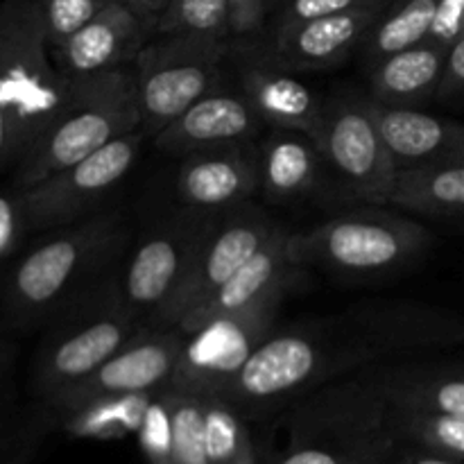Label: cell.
<instances>
[{
    "label": "cell",
    "mask_w": 464,
    "mask_h": 464,
    "mask_svg": "<svg viewBox=\"0 0 464 464\" xmlns=\"http://www.w3.org/2000/svg\"><path fill=\"white\" fill-rule=\"evenodd\" d=\"M374 111L397 170L464 163L462 122L433 116L420 107H385L374 102Z\"/></svg>",
    "instance_id": "20"
},
{
    "label": "cell",
    "mask_w": 464,
    "mask_h": 464,
    "mask_svg": "<svg viewBox=\"0 0 464 464\" xmlns=\"http://www.w3.org/2000/svg\"><path fill=\"white\" fill-rule=\"evenodd\" d=\"M113 0H32L50 48L71 39Z\"/></svg>",
    "instance_id": "32"
},
{
    "label": "cell",
    "mask_w": 464,
    "mask_h": 464,
    "mask_svg": "<svg viewBox=\"0 0 464 464\" xmlns=\"http://www.w3.org/2000/svg\"><path fill=\"white\" fill-rule=\"evenodd\" d=\"M229 16V41H258L266 32L267 0H227Z\"/></svg>",
    "instance_id": "35"
},
{
    "label": "cell",
    "mask_w": 464,
    "mask_h": 464,
    "mask_svg": "<svg viewBox=\"0 0 464 464\" xmlns=\"http://www.w3.org/2000/svg\"><path fill=\"white\" fill-rule=\"evenodd\" d=\"M143 326L113 281L91 295L84 293L36 356L34 383L39 394L50 399L84 381Z\"/></svg>",
    "instance_id": "8"
},
{
    "label": "cell",
    "mask_w": 464,
    "mask_h": 464,
    "mask_svg": "<svg viewBox=\"0 0 464 464\" xmlns=\"http://www.w3.org/2000/svg\"><path fill=\"white\" fill-rule=\"evenodd\" d=\"M313 139L324 159L326 175L349 198L379 207L390 204L399 170L370 95L358 91L329 95Z\"/></svg>",
    "instance_id": "9"
},
{
    "label": "cell",
    "mask_w": 464,
    "mask_h": 464,
    "mask_svg": "<svg viewBox=\"0 0 464 464\" xmlns=\"http://www.w3.org/2000/svg\"><path fill=\"white\" fill-rule=\"evenodd\" d=\"M390 207L420 216H464V163L399 170Z\"/></svg>",
    "instance_id": "25"
},
{
    "label": "cell",
    "mask_w": 464,
    "mask_h": 464,
    "mask_svg": "<svg viewBox=\"0 0 464 464\" xmlns=\"http://www.w3.org/2000/svg\"><path fill=\"white\" fill-rule=\"evenodd\" d=\"M229 59L236 68V89L247 98L261 122L270 130H295L315 136L324 100L285 66L272 48L258 41L231 44Z\"/></svg>",
    "instance_id": "15"
},
{
    "label": "cell",
    "mask_w": 464,
    "mask_h": 464,
    "mask_svg": "<svg viewBox=\"0 0 464 464\" xmlns=\"http://www.w3.org/2000/svg\"><path fill=\"white\" fill-rule=\"evenodd\" d=\"M229 41L204 34H161L134 62L140 130L154 139L222 82Z\"/></svg>",
    "instance_id": "7"
},
{
    "label": "cell",
    "mask_w": 464,
    "mask_h": 464,
    "mask_svg": "<svg viewBox=\"0 0 464 464\" xmlns=\"http://www.w3.org/2000/svg\"><path fill=\"white\" fill-rule=\"evenodd\" d=\"M390 406L392 426L403 442H412L421 451L464 462V417L429 408L397 406L392 401Z\"/></svg>",
    "instance_id": "29"
},
{
    "label": "cell",
    "mask_w": 464,
    "mask_h": 464,
    "mask_svg": "<svg viewBox=\"0 0 464 464\" xmlns=\"http://www.w3.org/2000/svg\"><path fill=\"white\" fill-rule=\"evenodd\" d=\"M154 34H204L229 41L227 0H170Z\"/></svg>",
    "instance_id": "31"
},
{
    "label": "cell",
    "mask_w": 464,
    "mask_h": 464,
    "mask_svg": "<svg viewBox=\"0 0 464 464\" xmlns=\"http://www.w3.org/2000/svg\"><path fill=\"white\" fill-rule=\"evenodd\" d=\"M184 331L179 326H143L91 376L48 399L57 412L98 397L130 392H159L168 388L179 362Z\"/></svg>",
    "instance_id": "14"
},
{
    "label": "cell",
    "mask_w": 464,
    "mask_h": 464,
    "mask_svg": "<svg viewBox=\"0 0 464 464\" xmlns=\"http://www.w3.org/2000/svg\"><path fill=\"white\" fill-rule=\"evenodd\" d=\"M388 399L397 406L429 408L464 417V370L429 362L379 367Z\"/></svg>",
    "instance_id": "24"
},
{
    "label": "cell",
    "mask_w": 464,
    "mask_h": 464,
    "mask_svg": "<svg viewBox=\"0 0 464 464\" xmlns=\"http://www.w3.org/2000/svg\"><path fill=\"white\" fill-rule=\"evenodd\" d=\"M460 36H464V0H440L429 39L451 48Z\"/></svg>",
    "instance_id": "37"
},
{
    "label": "cell",
    "mask_w": 464,
    "mask_h": 464,
    "mask_svg": "<svg viewBox=\"0 0 464 464\" xmlns=\"http://www.w3.org/2000/svg\"><path fill=\"white\" fill-rule=\"evenodd\" d=\"M449 48L421 41L374 62L367 72V95L385 107H420L438 98Z\"/></svg>",
    "instance_id": "23"
},
{
    "label": "cell",
    "mask_w": 464,
    "mask_h": 464,
    "mask_svg": "<svg viewBox=\"0 0 464 464\" xmlns=\"http://www.w3.org/2000/svg\"><path fill=\"white\" fill-rule=\"evenodd\" d=\"M150 36L145 23L122 0H113L71 39L50 48V57L66 80H80L134 66Z\"/></svg>",
    "instance_id": "17"
},
{
    "label": "cell",
    "mask_w": 464,
    "mask_h": 464,
    "mask_svg": "<svg viewBox=\"0 0 464 464\" xmlns=\"http://www.w3.org/2000/svg\"><path fill=\"white\" fill-rule=\"evenodd\" d=\"M290 285L293 281L279 285L243 311L216 317L184 334L172 388L190 392H225L249 358L279 326L281 304Z\"/></svg>",
    "instance_id": "10"
},
{
    "label": "cell",
    "mask_w": 464,
    "mask_h": 464,
    "mask_svg": "<svg viewBox=\"0 0 464 464\" xmlns=\"http://www.w3.org/2000/svg\"><path fill=\"white\" fill-rule=\"evenodd\" d=\"M390 3V0H284L279 23H297L308 18L329 16V14L349 12V9L367 7V5Z\"/></svg>",
    "instance_id": "36"
},
{
    "label": "cell",
    "mask_w": 464,
    "mask_h": 464,
    "mask_svg": "<svg viewBox=\"0 0 464 464\" xmlns=\"http://www.w3.org/2000/svg\"><path fill=\"white\" fill-rule=\"evenodd\" d=\"M266 127L238 89L218 86L154 136L161 152L184 159L199 150L249 143Z\"/></svg>",
    "instance_id": "19"
},
{
    "label": "cell",
    "mask_w": 464,
    "mask_h": 464,
    "mask_svg": "<svg viewBox=\"0 0 464 464\" xmlns=\"http://www.w3.org/2000/svg\"><path fill=\"white\" fill-rule=\"evenodd\" d=\"M71 82V98L63 111L14 168V188H32L111 140L140 130L134 68H116Z\"/></svg>",
    "instance_id": "4"
},
{
    "label": "cell",
    "mask_w": 464,
    "mask_h": 464,
    "mask_svg": "<svg viewBox=\"0 0 464 464\" xmlns=\"http://www.w3.org/2000/svg\"><path fill=\"white\" fill-rule=\"evenodd\" d=\"M220 213L184 208L145 234L127 261L118 288L140 320H154L193 267Z\"/></svg>",
    "instance_id": "11"
},
{
    "label": "cell",
    "mask_w": 464,
    "mask_h": 464,
    "mask_svg": "<svg viewBox=\"0 0 464 464\" xmlns=\"http://www.w3.org/2000/svg\"><path fill=\"white\" fill-rule=\"evenodd\" d=\"M438 3L440 0H397L388 5L362 45L367 66L399 50L429 41Z\"/></svg>",
    "instance_id": "27"
},
{
    "label": "cell",
    "mask_w": 464,
    "mask_h": 464,
    "mask_svg": "<svg viewBox=\"0 0 464 464\" xmlns=\"http://www.w3.org/2000/svg\"><path fill=\"white\" fill-rule=\"evenodd\" d=\"M125 240V220L116 211L93 213L59 227L32 247L9 275L7 306L14 320H39L59 311L121 252Z\"/></svg>",
    "instance_id": "5"
},
{
    "label": "cell",
    "mask_w": 464,
    "mask_h": 464,
    "mask_svg": "<svg viewBox=\"0 0 464 464\" xmlns=\"http://www.w3.org/2000/svg\"><path fill=\"white\" fill-rule=\"evenodd\" d=\"M276 227L279 225L266 211L249 202L220 213L216 229L199 249L190 272L152 322L159 326L179 324L234 276Z\"/></svg>",
    "instance_id": "13"
},
{
    "label": "cell",
    "mask_w": 464,
    "mask_h": 464,
    "mask_svg": "<svg viewBox=\"0 0 464 464\" xmlns=\"http://www.w3.org/2000/svg\"><path fill=\"white\" fill-rule=\"evenodd\" d=\"M168 394L172 415V464H208L202 397L172 385H168Z\"/></svg>",
    "instance_id": "30"
},
{
    "label": "cell",
    "mask_w": 464,
    "mask_h": 464,
    "mask_svg": "<svg viewBox=\"0 0 464 464\" xmlns=\"http://www.w3.org/2000/svg\"><path fill=\"white\" fill-rule=\"evenodd\" d=\"M204 408V440L208 464H258L243 412L216 392H198Z\"/></svg>",
    "instance_id": "28"
},
{
    "label": "cell",
    "mask_w": 464,
    "mask_h": 464,
    "mask_svg": "<svg viewBox=\"0 0 464 464\" xmlns=\"http://www.w3.org/2000/svg\"><path fill=\"white\" fill-rule=\"evenodd\" d=\"M464 93V36L449 48L447 66H444L442 84L438 89V100H451Z\"/></svg>",
    "instance_id": "38"
},
{
    "label": "cell",
    "mask_w": 464,
    "mask_h": 464,
    "mask_svg": "<svg viewBox=\"0 0 464 464\" xmlns=\"http://www.w3.org/2000/svg\"><path fill=\"white\" fill-rule=\"evenodd\" d=\"M256 148L258 193L267 202H306L324 184L326 166L313 136L295 130H270Z\"/></svg>",
    "instance_id": "22"
},
{
    "label": "cell",
    "mask_w": 464,
    "mask_h": 464,
    "mask_svg": "<svg viewBox=\"0 0 464 464\" xmlns=\"http://www.w3.org/2000/svg\"><path fill=\"white\" fill-rule=\"evenodd\" d=\"M258 184V148L249 140L199 150L181 159L175 193L184 208L225 213L252 202Z\"/></svg>",
    "instance_id": "16"
},
{
    "label": "cell",
    "mask_w": 464,
    "mask_h": 464,
    "mask_svg": "<svg viewBox=\"0 0 464 464\" xmlns=\"http://www.w3.org/2000/svg\"><path fill=\"white\" fill-rule=\"evenodd\" d=\"M157 392L109 394L62 412V426L77 440H122L136 435Z\"/></svg>",
    "instance_id": "26"
},
{
    "label": "cell",
    "mask_w": 464,
    "mask_h": 464,
    "mask_svg": "<svg viewBox=\"0 0 464 464\" xmlns=\"http://www.w3.org/2000/svg\"><path fill=\"white\" fill-rule=\"evenodd\" d=\"M379 367L331 381L285 406L288 447L272 464H385L403 440Z\"/></svg>",
    "instance_id": "2"
},
{
    "label": "cell",
    "mask_w": 464,
    "mask_h": 464,
    "mask_svg": "<svg viewBox=\"0 0 464 464\" xmlns=\"http://www.w3.org/2000/svg\"><path fill=\"white\" fill-rule=\"evenodd\" d=\"M122 3H125L154 34V30H157L159 21H161L163 12H166L170 0H122Z\"/></svg>",
    "instance_id": "39"
},
{
    "label": "cell",
    "mask_w": 464,
    "mask_h": 464,
    "mask_svg": "<svg viewBox=\"0 0 464 464\" xmlns=\"http://www.w3.org/2000/svg\"><path fill=\"white\" fill-rule=\"evenodd\" d=\"M433 236L412 218L372 204L290 234V261L340 275H383L429 252Z\"/></svg>",
    "instance_id": "6"
},
{
    "label": "cell",
    "mask_w": 464,
    "mask_h": 464,
    "mask_svg": "<svg viewBox=\"0 0 464 464\" xmlns=\"http://www.w3.org/2000/svg\"><path fill=\"white\" fill-rule=\"evenodd\" d=\"M136 438L150 464H172V415L168 388L154 394Z\"/></svg>",
    "instance_id": "33"
},
{
    "label": "cell",
    "mask_w": 464,
    "mask_h": 464,
    "mask_svg": "<svg viewBox=\"0 0 464 464\" xmlns=\"http://www.w3.org/2000/svg\"><path fill=\"white\" fill-rule=\"evenodd\" d=\"M388 5H367L308 21L279 23L270 48L285 66L297 72L331 71L353 50L365 45L372 27Z\"/></svg>",
    "instance_id": "18"
},
{
    "label": "cell",
    "mask_w": 464,
    "mask_h": 464,
    "mask_svg": "<svg viewBox=\"0 0 464 464\" xmlns=\"http://www.w3.org/2000/svg\"><path fill=\"white\" fill-rule=\"evenodd\" d=\"M27 231L32 229L23 190H0V263L16 252Z\"/></svg>",
    "instance_id": "34"
},
{
    "label": "cell",
    "mask_w": 464,
    "mask_h": 464,
    "mask_svg": "<svg viewBox=\"0 0 464 464\" xmlns=\"http://www.w3.org/2000/svg\"><path fill=\"white\" fill-rule=\"evenodd\" d=\"M32 0L0 3V170L16 168L71 98Z\"/></svg>",
    "instance_id": "3"
},
{
    "label": "cell",
    "mask_w": 464,
    "mask_h": 464,
    "mask_svg": "<svg viewBox=\"0 0 464 464\" xmlns=\"http://www.w3.org/2000/svg\"><path fill=\"white\" fill-rule=\"evenodd\" d=\"M145 139L148 134L143 130L121 136L98 152L23 190L30 229H59L93 216L95 208L130 175Z\"/></svg>",
    "instance_id": "12"
},
{
    "label": "cell",
    "mask_w": 464,
    "mask_h": 464,
    "mask_svg": "<svg viewBox=\"0 0 464 464\" xmlns=\"http://www.w3.org/2000/svg\"><path fill=\"white\" fill-rule=\"evenodd\" d=\"M462 338L460 317L433 304L403 299L358 304L276 326L222 397L243 415H256L285 408L331 381Z\"/></svg>",
    "instance_id": "1"
},
{
    "label": "cell",
    "mask_w": 464,
    "mask_h": 464,
    "mask_svg": "<svg viewBox=\"0 0 464 464\" xmlns=\"http://www.w3.org/2000/svg\"><path fill=\"white\" fill-rule=\"evenodd\" d=\"M385 464H464V462L451 460V458L438 456V453H430V451H420V453H412V456H403V458L394 456L392 460H388Z\"/></svg>",
    "instance_id": "40"
},
{
    "label": "cell",
    "mask_w": 464,
    "mask_h": 464,
    "mask_svg": "<svg viewBox=\"0 0 464 464\" xmlns=\"http://www.w3.org/2000/svg\"><path fill=\"white\" fill-rule=\"evenodd\" d=\"M290 234L293 231L285 229V227H276L267 236L266 243L234 272V276L208 302L195 308L177 326L184 334H188V331L198 329V326L207 324V322L216 320V317L243 311V308L256 304L258 299H263L267 293L279 288V285L295 281V272L299 267L290 261Z\"/></svg>",
    "instance_id": "21"
}]
</instances>
